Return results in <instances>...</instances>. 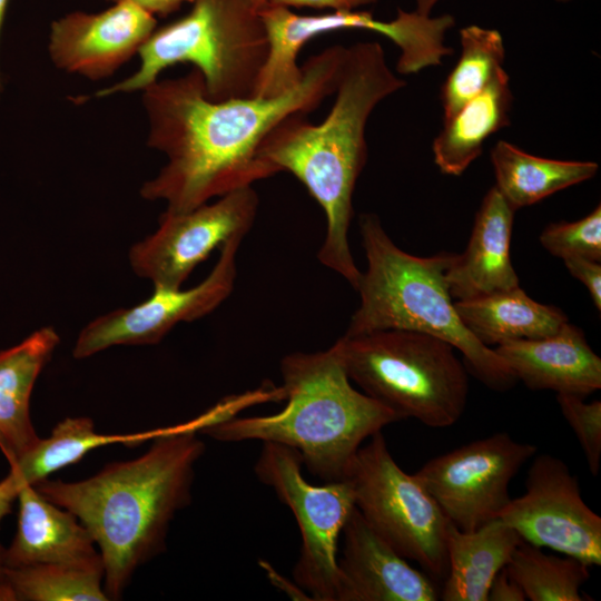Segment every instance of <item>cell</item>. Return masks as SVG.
I'll return each mask as SVG.
<instances>
[{"mask_svg":"<svg viewBox=\"0 0 601 601\" xmlns=\"http://www.w3.org/2000/svg\"><path fill=\"white\" fill-rule=\"evenodd\" d=\"M536 453L535 445L497 432L435 456L413 474L452 524L473 531L499 519L512 499V479Z\"/></svg>","mask_w":601,"mask_h":601,"instance_id":"obj_10","label":"cell"},{"mask_svg":"<svg viewBox=\"0 0 601 601\" xmlns=\"http://www.w3.org/2000/svg\"><path fill=\"white\" fill-rule=\"evenodd\" d=\"M16 534L0 559L8 568L42 563H86L101 559L89 531L68 510L33 485L21 486Z\"/></svg>","mask_w":601,"mask_h":601,"instance_id":"obj_19","label":"cell"},{"mask_svg":"<svg viewBox=\"0 0 601 601\" xmlns=\"http://www.w3.org/2000/svg\"><path fill=\"white\" fill-rule=\"evenodd\" d=\"M406 85L388 67L376 41L357 42L346 53L327 117L315 125L305 115L283 120L265 139L262 159L277 174H293L321 205L326 235L319 262L356 290L362 277L348 244L353 194L367 158L365 130L374 108Z\"/></svg>","mask_w":601,"mask_h":601,"instance_id":"obj_3","label":"cell"},{"mask_svg":"<svg viewBox=\"0 0 601 601\" xmlns=\"http://www.w3.org/2000/svg\"><path fill=\"white\" fill-rule=\"evenodd\" d=\"M235 412L228 398L171 426L137 459L110 463L81 481L33 484L89 531L99 548L108 600L119 599L136 569L165 551L171 520L190 503L195 465L205 449L197 432Z\"/></svg>","mask_w":601,"mask_h":601,"instance_id":"obj_2","label":"cell"},{"mask_svg":"<svg viewBox=\"0 0 601 601\" xmlns=\"http://www.w3.org/2000/svg\"><path fill=\"white\" fill-rule=\"evenodd\" d=\"M515 378L533 391L551 390L585 398L601 388V358L581 328L565 323L552 336L493 347Z\"/></svg>","mask_w":601,"mask_h":601,"instance_id":"obj_17","label":"cell"},{"mask_svg":"<svg viewBox=\"0 0 601 601\" xmlns=\"http://www.w3.org/2000/svg\"><path fill=\"white\" fill-rule=\"evenodd\" d=\"M170 427L130 434H99L91 418L67 417L53 427L49 437L39 439L30 451L10 464L9 473L20 486L33 485L53 472L79 462L91 450L118 443L137 446L167 433Z\"/></svg>","mask_w":601,"mask_h":601,"instance_id":"obj_25","label":"cell"},{"mask_svg":"<svg viewBox=\"0 0 601 601\" xmlns=\"http://www.w3.org/2000/svg\"><path fill=\"white\" fill-rule=\"evenodd\" d=\"M0 601H14L6 575V566L0 559Z\"/></svg>","mask_w":601,"mask_h":601,"instance_id":"obj_36","label":"cell"},{"mask_svg":"<svg viewBox=\"0 0 601 601\" xmlns=\"http://www.w3.org/2000/svg\"><path fill=\"white\" fill-rule=\"evenodd\" d=\"M460 58L441 90L444 120L490 83L505 58L502 35L495 29L467 26L460 30Z\"/></svg>","mask_w":601,"mask_h":601,"instance_id":"obj_28","label":"cell"},{"mask_svg":"<svg viewBox=\"0 0 601 601\" xmlns=\"http://www.w3.org/2000/svg\"><path fill=\"white\" fill-rule=\"evenodd\" d=\"M558 1H560V2H566V1H570V0H558Z\"/></svg>","mask_w":601,"mask_h":601,"instance_id":"obj_40","label":"cell"},{"mask_svg":"<svg viewBox=\"0 0 601 601\" xmlns=\"http://www.w3.org/2000/svg\"><path fill=\"white\" fill-rule=\"evenodd\" d=\"M346 47L336 45L302 66L303 78L274 98L210 100L200 72L156 80L142 90L147 146L167 157L140 196L187 211L277 173L260 157L268 135L293 115L316 109L337 87Z\"/></svg>","mask_w":601,"mask_h":601,"instance_id":"obj_1","label":"cell"},{"mask_svg":"<svg viewBox=\"0 0 601 601\" xmlns=\"http://www.w3.org/2000/svg\"><path fill=\"white\" fill-rule=\"evenodd\" d=\"M344 479L356 509L385 542L431 577L445 578L450 521L415 475L397 465L382 431L358 449Z\"/></svg>","mask_w":601,"mask_h":601,"instance_id":"obj_8","label":"cell"},{"mask_svg":"<svg viewBox=\"0 0 601 601\" xmlns=\"http://www.w3.org/2000/svg\"><path fill=\"white\" fill-rule=\"evenodd\" d=\"M302 464L294 449L263 442L254 471L296 519L302 536L299 558L293 570L296 583L312 600L336 601L337 545L355 508L353 486L346 479L313 485L304 479Z\"/></svg>","mask_w":601,"mask_h":601,"instance_id":"obj_9","label":"cell"},{"mask_svg":"<svg viewBox=\"0 0 601 601\" xmlns=\"http://www.w3.org/2000/svg\"><path fill=\"white\" fill-rule=\"evenodd\" d=\"M336 601H435L440 592L408 564L354 508L342 532Z\"/></svg>","mask_w":601,"mask_h":601,"instance_id":"obj_16","label":"cell"},{"mask_svg":"<svg viewBox=\"0 0 601 601\" xmlns=\"http://www.w3.org/2000/svg\"><path fill=\"white\" fill-rule=\"evenodd\" d=\"M111 3L128 1L152 16H167L177 11L183 3L191 0H105Z\"/></svg>","mask_w":601,"mask_h":601,"instance_id":"obj_34","label":"cell"},{"mask_svg":"<svg viewBox=\"0 0 601 601\" xmlns=\"http://www.w3.org/2000/svg\"><path fill=\"white\" fill-rule=\"evenodd\" d=\"M243 238L231 237L220 247L214 268L196 286L188 289L154 287L150 297L141 303L90 321L78 334L73 357L87 358L117 345H154L177 324L211 313L233 292L236 255Z\"/></svg>","mask_w":601,"mask_h":601,"instance_id":"obj_14","label":"cell"},{"mask_svg":"<svg viewBox=\"0 0 601 601\" xmlns=\"http://www.w3.org/2000/svg\"><path fill=\"white\" fill-rule=\"evenodd\" d=\"M104 573L101 559L6 566L14 601H106Z\"/></svg>","mask_w":601,"mask_h":601,"instance_id":"obj_27","label":"cell"},{"mask_svg":"<svg viewBox=\"0 0 601 601\" xmlns=\"http://www.w3.org/2000/svg\"><path fill=\"white\" fill-rule=\"evenodd\" d=\"M268 50L260 11L249 0H191L185 16L156 28L145 41L134 73L95 96L142 91L167 68L187 62L200 72L210 100L250 98Z\"/></svg>","mask_w":601,"mask_h":601,"instance_id":"obj_6","label":"cell"},{"mask_svg":"<svg viewBox=\"0 0 601 601\" xmlns=\"http://www.w3.org/2000/svg\"><path fill=\"white\" fill-rule=\"evenodd\" d=\"M569 273L579 279L590 293L595 308L601 311V265L600 262L584 258L564 259Z\"/></svg>","mask_w":601,"mask_h":601,"instance_id":"obj_31","label":"cell"},{"mask_svg":"<svg viewBox=\"0 0 601 601\" xmlns=\"http://www.w3.org/2000/svg\"><path fill=\"white\" fill-rule=\"evenodd\" d=\"M59 341L55 328L46 326L0 352V449L9 465L40 439L31 422L30 398Z\"/></svg>","mask_w":601,"mask_h":601,"instance_id":"obj_20","label":"cell"},{"mask_svg":"<svg viewBox=\"0 0 601 601\" xmlns=\"http://www.w3.org/2000/svg\"><path fill=\"white\" fill-rule=\"evenodd\" d=\"M512 100L509 75L501 68L479 95L444 120L432 147L439 169L462 175L482 154L485 140L509 126Z\"/></svg>","mask_w":601,"mask_h":601,"instance_id":"obj_23","label":"cell"},{"mask_svg":"<svg viewBox=\"0 0 601 601\" xmlns=\"http://www.w3.org/2000/svg\"><path fill=\"white\" fill-rule=\"evenodd\" d=\"M334 346L351 382L400 420L443 428L463 415L469 371L450 343L420 332L378 329L345 334Z\"/></svg>","mask_w":601,"mask_h":601,"instance_id":"obj_7","label":"cell"},{"mask_svg":"<svg viewBox=\"0 0 601 601\" xmlns=\"http://www.w3.org/2000/svg\"><path fill=\"white\" fill-rule=\"evenodd\" d=\"M515 211L494 186L486 193L465 250L454 254L445 273L453 299L475 298L519 286L510 256Z\"/></svg>","mask_w":601,"mask_h":601,"instance_id":"obj_18","label":"cell"},{"mask_svg":"<svg viewBox=\"0 0 601 601\" xmlns=\"http://www.w3.org/2000/svg\"><path fill=\"white\" fill-rule=\"evenodd\" d=\"M464 326L485 346L554 335L569 322L558 307L532 299L520 286L454 300Z\"/></svg>","mask_w":601,"mask_h":601,"instance_id":"obj_22","label":"cell"},{"mask_svg":"<svg viewBox=\"0 0 601 601\" xmlns=\"http://www.w3.org/2000/svg\"><path fill=\"white\" fill-rule=\"evenodd\" d=\"M156 28L155 16L128 1L98 12L72 11L51 22L48 52L56 68L101 80L138 55Z\"/></svg>","mask_w":601,"mask_h":601,"instance_id":"obj_15","label":"cell"},{"mask_svg":"<svg viewBox=\"0 0 601 601\" xmlns=\"http://www.w3.org/2000/svg\"><path fill=\"white\" fill-rule=\"evenodd\" d=\"M286 406L265 416L228 418L200 430L223 442L258 440L294 449L324 482L343 480L363 442L400 421L384 404L355 390L334 344L292 353L280 362Z\"/></svg>","mask_w":601,"mask_h":601,"instance_id":"obj_4","label":"cell"},{"mask_svg":"<svg viewBox=\"0 0 601 601\" xmlns=\"http://www.w3.org/2000/svg\"><path fill=\"white\" fill-rule=\"evenodd\" d=\"M560 411L573 430L592 475H598L601 461V402H584L572 394H556Z\"/></svg>","mask_w":601,"mask_h":601,"instance_id":"obj_30","label":"cell"},{"mask_svg":"<svg viewBox=\"0 0 601 601\" xmlns=\"http://www.w3.org/2000/svg\"><path fill=\"white\" fill-rule=\"evenodd\" d=\"M249 1L258 11H262L268 7L267 0H249Z\"/></svg>","mask_w":601,"mask_h":601,"instance_id":"obj_39","label":"cell"},{"mask_svg":"<svg viewBox=\"0 0 601 601\" xmlns=\"http://www.w3.org/2000/svg\"><path fill=\"white\" fill-rule=\"evenodd\" d=\"M268 37V65L279 73H292L298 68L297 57L315 37L339 30H365L382 35L400 49L396 63L402 75L416 73L439 66L452 53L445 46V33L455 24L451 14L431 17L397 9L396 17L384 21L363 10L328 11L299 14L284 7H268L262 12Z\"/></svg>","mask_w":601,"mask_h":601,"instance_id":"obj_11","label":"cell"},{"mask_svg":"<svg viewBox=\"0 0 601 601\" xmlns=\"http://www.w3.org/2000/svg\"><path fill=\"white\" fill-rule=\"evenodd\" d=\"M377 0H267L268 6L284 8H311L328 11L358 10L364 6L375 3Z\"/></svg>","mask_w":601,"mask_h":601,"instance_id":"obj_32","label":"cell"},{"mask_svg":"<svg viewBox=\"0 0 601 601\" xmlns=\"http://www.w3.org/2000/svg\"><path fill=\"white\" fill-rule=\"evenodd\" d=\"M440 0H416V9L418 12L424 14H431V11L433 7L439 2Z\"/></svg>","mask_w":601,"mask_h":601,"instance_id":"obj_37","label":"cell"},{"mask_svg":"<svg viewBox=\"0 0 601 601\" xmlns=\"http://www.w3.org/2000/svg\"><path fill=\"white\" fill-rule=\"evenodd\" d=\"M526 600L522 589L512 581L504 568L493 579L487 593V601H524Z\"/></svg>","mask_w":601,"mask_h":601,"instance_id":"obj_33","label":"cell"},{"mask_svg":"<svg viewBox=\"0 0 601 601\" xmlns=\"http://www.w3.org/2000/svg\"><path fill=\"white\" fill-rule=\"evenodd\" d=\"M540 243L555 257L601 260V206L575 221L549 224L541 233Z\"/></svg>","mask_w":601,"mask_h":601,"instance_id":"obj_29","label":"cell"},{"mask_svg":"<svg viewBox=\"0 0 601 601\" xmlns=\"http://www.w3.org/2000/svg\"><path fill=\"white\" fill-rule=\"evenodd\" d=\"M8 2L9 0H0V31H1L3 20H4ZM2 92H3V85H2V80L0 76V100H1Z\"/></svg>","mask_w":601,"mask_h":601,"instance_id":"obj_38","label":"cell"},{"mask_svg":"<svg viewBox=\"0 0 601 601\" xmlns=\"http://www.w3.org/2000/svg\"><path fill=\"white\" fill-rule=\"evenodd\" d=\"M491 162L494 187L515 210L591 179L599 169L594 161L538 157L504 140L492 148Z\"/></svg>","mask_w":601,"mask_h":601,"instance_id":"obj_24","label":"cell"},{"mask_svg":"<svg viewBox=\"0 0 601 601\" xmlns=\"http://www.w3.org/2000/svg\"><path fill=\"white\" fill-rule=\"evenodd\" d=\"M590 565L566 555L548 554L524 540L504 566L508 577L531 601H582L581 587L590 579Z\"/></svg>","mask_w":601,"mask_h":601,"instance_id":"obj_26","label":"cell"},{"mask_svg":"<svg viewBox=\"0 0 601 601\" xmlns=\"http://www.w3.org/2000/svg\"><path fill=\"white\" fill-rule=\"evenodd\" d=\"M258 205V195L250 186L187 211L165 210L158 228L130 247V267L154 287L181 288L214 249L249 231Z\"/></svg>","mask_w":601,"mask_h":601,"instance_id":"obj_12","label":"cell"},{"mask_svg":"<svg viewBox=\"0 0 601 601\" xmlns=\"http://www.w3.org/2000/svg\"><path fill=\"white\" fill-rule=\"evenodd\" d=\"M521 540L501 519L473 531H462L450 522L446 529L447 571L440 599L487 601L493 579L506 565Z\"/></svg>","mask_w":601,"mask_h":601,"instance_id":"obj_21","label":"cell"},{"mask_svg":"<svg viewBox=\"0 0 601 601\" xmlns=\"http://www.w3.org/2000/svg\"><path fill=\"white\" fill-rule=\"evenodd\" d=\"M359 230L367 269L356 289L359 306L345 334L378 329L428 334L457 349L467 371L489 388H512L518 380L509 366L464 326L455 309L445 278L454 254H408L394 244L372 213L361 215Z\"/></svg>","mask_w":601,"mask_h":601,"instance_id":"obj_5","label":"cell"},{"mask_svg":"<svg viewBox=\"0 0 601 601\" xmlns=\"http://www.w3.org/2000/svg\"><path fill=\"white\" fill-rule=\"evenodd\" d=\"M20 489L21 486L10 473L0 481V523L11 512L12 503L17 500ZM3 549L0 544V555Z\"/></svg>","mask_w":601,"mask_h":601,"instance_id":"obj_35","label":"cell"},{"mask_svg":"<svg viewBox=\"0 0 601 601\" xmlns=\"http://www.w3.org/2000/svg\"><path fill=\"white\" fill-rule=\"evenodd\" d=\"M533 457L525 492L511 499L499 519L531 544L600 565L601 518L583 501L577 476L552 454Z\"/></svg>","mask_w":601,"mask_h":601,"instance_id":"obj_13","label":"cell"}]
</instances>
